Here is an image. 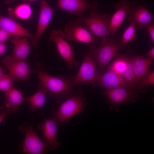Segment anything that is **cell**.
<instances>
[{
  "instance_id": "obj_11",
  "label": "cell",
  "mask_w": 154,
  "mask_h": 154,
  "mask_svg": "<svg viewBox=\"0 0 154 154\" xmlns=\"http://www.w3.org/2000/svg\"><path fill=\"white\" fill-rule=\"evenodd\" d=\"M40 13L36 32L32 38L33 47L37 50L39 41L47 27L52 17L54 9L46 0H42L40 4Z\"/></svg>"
},
{
  "instance_id": "obj_30",
  "label": "cell",
  "mask_w": 154,
  "mask_h": 154,
  "mask_svg": "<svg viewBox=\"0 0 154 154\" xmlns=\"http://www.w3.org/2000/svg\"><path fill=\"white\" fill-rule=\"evenodd\" d=\"M7 48L6 45L4 42L0 43V56L6 52Z\"/></svg>"
},
{
  "instance_id": "obj_17",
  "label": "cell",
  "mask_w": 154,
  "mask_h": 154,
  "mask_svg": "<svg viewBox=\"0 0 154 154\" xmlns=\"http://www.w3.org/2000/svg\"><path fill=\"white\" fill-rule=\"evenodd\" d=\"M57 5L61 9L68 11L70 15L80 16L92 7V4L85 0H58Z\"/></svg>"
},
{
  "instance_id": "obj_18",
  "label": "cell",
  "mask_w": 154,
  "mask_h": 154,
  "mask_svg": "<svg viewBox=\"0 0 154 154\" xmlns=\"http://www.w3.org/2000/svg\"><path fill=\"white\" fill-rule=\"evenodd\" d=\"M0 29L13 36L32 38L33 35L11 19L0 14Z\"/></svg>"
},
{
  "instance_id": "obj_7",
  "label": "cell",
  "mask_w": 154,
  "mask_h": 154,
  "mask_svg": "<svg viewBox=\"0 0 154 154\" xmlns=\"http://www.w3.org/2000/svg\"><path fill=\"white\" fill-rule=\"evenodd\" d=\"M19 130L25 133V138L23 144L24 153L31 154H42L50 149L47 143L40 139L33 126L23 125Z\"/></svg>"
},
{
  "instance_id": "obj_26",
  "label": "cell",
  "mask_w": 154,
  "mask_h": 154,
  "mask_svg": "<svg viewBox=\"0 0 154 154\" xmlns=\"http://www.w3.org/2000/svg\"><path fill=\"white\" fill-rule=\"evenodd\" d=\"M140 83L141 92H146L148 86L154 84V71H149L140 80Z\"/></svg>"
},
{
  "instance_id": "obj_32",
  "label": "cell",
  "mask_w": 154,
  "mask_h": 154,
  "mask_svg": "<svg viewBox=\"0 0 154 154\" xmlns=\"http://www.w3.org/2000/svg\"><path fill=\"white\" fill-rule=\"evenodd\" d=\"M16 0H5V3L6 4L11 3Z\"/></svg>"
},
{
  "instance_id": "obj_8",
  "label": "cell",
  "mask_w": 154,
  "mask_h": 154,
  "mask_svg": "<svg viewBox=\"0 0 154 154\" xmlns=\"http://www.w3.org/2000/svg\"><path fill=\"white\" fill-rule=\"evenodd\" d=\"M97 65L88 54L86 53L76 75L73 77L72 84L74 86L81 83H90L93 87L100 73L97 70Z\"/></svg>"
},
{
  "instance_id": "obj_21",
  "label": "cell",
  "mask_w": 154,
  "mask_h": 154,
  "mask_svg": "<svg viewBox=\"0 0 154 154\" xmlns=\"http://www.w3.org/2000/svg\"><path fill=\"white\" fill-rule=\"evenodd\" d=\"M4 101L5 106L16 112L23 101L25 100L21 92L14 87L5 93Z\"/></svg>"
},
{
  "instance_id": "obj_33",
  "label": "cell",
  "mask_w": 154,
  "mask_h": 154,
  "mask_svg": "<svg viewBox=\"0 0 154 154\" xmlns=\"http://www.w3.org/2000/svg\"><path fill=\"white\" fill-rule=\"evenodd\" d=\"M5 74L2 67L0 66V78L1 77Z\"/></svg>"
},
{
  "instance_id": "obj_23",
  "label": "cell",
  "mask_w": 154,
  "mask_h": 154,
  "mask_svg": "<svg viewBox=\"0 0 154 154\" xmlns=\"http://www.w3.org/2000/svg\"><path fill=\"white\" fill-rule=\"evenodd\" d=\"M32 10L29 3H20L17 5L14 10L15 15L18 18L24 20L29 19L31 16Z\"/></svg>"
},
{
  "instance_id": "obj_9",
  "label": "cell",
  "mask_w": 154,
  "mask_h": 154,
  "mask_svg": "<svg viewBox=\"0 0 154 154\" xmlns=\"http://www.w3.org/2000/svg\"><path fill=\"white\" fill-rule=\"evenodd\" d=\"M61 29L54 30L50 34V41L55 43L57 49L61 57L67 64V68L72 69L79 64L76 60L70 45L62 36Z\"/></svg>"
},
{
  "instance_id": "obj_1",
  "label": "cell",
  "mask_w": 154,
  "mask_h": 154,
  "mask_svg": "<svg viewBox=\"0 0 154 154\" xmlns=\"http://www.w3.org/2000/svg\"><path fill=\"white\" fill-rule=\"evenodd\" d=\"M36 68L33 70L40 82L47 89L50 96L60 103L63 99H66L75 93L74 85L72 84L73 78L64 76L55 77L48 74L42 64L37 62L36 63Z\"/></svg>"
},
{
  "instance_id": "obj_29",
  "label": "cell",
  "mask_w": 154,
  "mask_h": 154,
  "mask_svg": "<svg viewBox=\"0 0 154 154\" xmlns=\"http://www.w3.org/2000/svg\"><path fill=\"white\" fill-rule=\"evenodd\" d=\"M144 29H146L149 33L152 42L154 43V25L151 23L146 25Z\"/></svg>"
},
{
  "instance_id": "obj_6",
  "label": "cell",
  "mask_w": 154,
  "mask_h": 154,
  "mask_svg": "<svg viewBox=\"0 0 154 154\" xmlns=\"http://www.w3.org/2000/svg\"><path fill=\"white\" fill-rule=\"evenodd\" d=\"M139 93L138 90L124 87L106 89L103 94L108 98V103L111 110H119V106L129 102H136Z\"/></svg>"
},
{
  "instance_id": "obj_16",
  "label": "cell",
  "mask_w": 154,
  "mask_h": 154,
  "mask_svg": "<svg viewBox=\"0 0 154 154\" xmlns=\"http://www.w3.org/2000/svg\"><path fill=\"white\" fill-rule=\"evenodd\" d=\"M57 124L53 118L45 119L43 123L40 124L38 128L42 130L46 141L51 150L56 149L60 146V143L56 139Z\"/></svg>"
},
{
  "instance_id": "obj_22",
  "label": "cell",
  "mask_w": 154,
  "mask_h": 154,
  "mask_svg": "<svg viewBox=\"0 0 154 154\" xmlns=\"http://www.w3.org/2000/svg\"><path fill=\"white\" fill-rule=\"evenodd\" d=\"M116 56L108 68L120 75L126 67L128 58L126 56L119 53Z\"/></svg>"
},
{
  "instance_id": "obj_3",
  "label": "cell",
  "mask_w": 154,
  "mask_h": 154,
  "mask_svg": "<svg viewBox=\"0 0 154 154\" xmlns=\"http://www.w3.org/2000/svg\"><path fill=\"white\" fill-rule=\"evenodd\" d=\"M91 4L89 17L86 18L80 16L82 21L93 35L101 38L108 37L110 15L100 13L96 1H93Z\"/></svg>"
},
{
  "instance_id": "obj_31",
  "label": "cell",
  "mask_w": 154,
  "mask_h": 154,
  "mask_svg": "<svg viewBox=\"0 0 154 154\" xmlns=\"http://www.w3.org/2000/svg\"><path fill=\"white\" fill-rule=\"evenodd\" d=\"M144 56H147L149 57L154 58V47L151 48L144 55Z\"/></svg>"
},
{
  "instance_id": "obj_5",
  "label": "cell",
  "mask_w": 154,
  "mask_h": 154,
  "mask_svg": "<svg viewBox=\"0 0 154 154\" xmlns=\"http://www.w3.org/2000/svg\"><path fill=\"white\" fill-rule=\"evenodd\" d=\"M80 16L74 21L66 24L61 30L62 36L68 40L89 44L95 46L98 40L88 30Z\"/></svg>"
},
{
  "instance_id": "obj_19",
  "label": "cell",
  "mask_w": 154,
  "mask_h": 154,
  "mask_svg": "<svg viewBox=\"0 0 154 154\" xmlns=\"http://www.w3.org/2000/svg\"><path fill=\"white\" fill-rule=\"evenodd\" d=\"M11 42L13 46L12 56L17 60H24L28 56L31 46L26 37L13 36Z\"/></svg>"
},
{
  "instance_id": "obj_13",
  "label": "cell",
  "mask_w": 154,
  "mask_h": 154,
  "mask_svg": "<svg viewBox=\"0 0 154 154\" xmlns=\"http://www.w3.org/2000/svg\"><path fill=\"white\" fill-rule=\"evenodd\" d=\"M127 55L129 58L135 75L139 82L149 71L154 58L145 57L134 54Z\"/></svg>"
},
{
  "instance_id": "obj_28",
  "label": "cell",
  "mask_w": 154,
  "mask_h": 154,
  "mask_svg": "<svg viewBox=\"0 0 154 154\" xmlns=\"http://www.w3.org/2000/svg\"><path fill=\"white\" fill-rule=\"evenodd\" d=\"M13 36L7 31L0 29V43L4 42Z\"/></svg>"
},
{
  "instance_id": "obj_12",
  "label": "cell",
  "mask_w": 154,
  "mask_h": 154,
  "mask_svg": "<svg viewBox=\"0 0 154 154\" xmlns=\"http://www.w3.org/2000/svg\"><path fill=\"white\" fill-rule=\"evenodd\" d=\"M135 4L127 0H121L114 6L115 12L111 17L109 24L108 36L114 35L131 8Z\"/></svg>"
},
{
  "instance_id": "obj_20",
  "label": "cell",
  "mask_w": 154,
  "mask_h": 154,
  "mask_svg": "<svg viewBox=\"0 0 154 154\" xmlns=\"http://www.w3.org/2000/svg\"><path fill=\"white\" fill-rule=\"evenodd\" d=\"M48 91L44 86L40 82L38 91L33 95L25 98L29 103V110L31 113L35 110L41 108L44 104Z\"/></svg>"
},
{
  "instance_id": "obj_25",
  "label": "cell",
  "mask_w": 154,
  "mask_h": 154,
  "mask_svg": "<svg viewBox=\"0 0 154 154\" xmlns=\"http://www.w3.org/2000/svg\"><path fill=\"white\" fill-rule=\"evenodd\" d=\"M14 78L9 73L4 74L0 78V90L5 93L14 88Z\"/></svg>"
},
{
  "instance_id": "obj_2",
  "label": "cell",
  "mask_w": 154,
  "mask_h": 154,
  "mask_svg": "<svg viewBox=\"0 0 154 154\" xmlns=\"http://www.w3.org/2000/svg\"><path fill=\"white\" fill-rule=\"evenodd\" d=\"M118 39L116 34L113 38L106 37L102 38L101 45L98 47L88 46V54L98 67L100 74L104 72L108 64L122 48Z\"/></svg>"
},
{
  "instance_id": "obj_10",
  "label": "cell",
  "mask_w": 154,
  "mask_h": 154,
  "mask_svg": "<svg viewBox=\"0 0 154 154\" xmlns=\"http://www.w3.org/2000/svg\"><path fill=\"white\" fill-rule=\"evenodd\" d=\"M1 62L15 80H20L26 81L29 80L33 70L29 62L24 60H17L11 55L4 57L2 60Z\"/></svg>"
},
{
  "instance_id": "obj_15",
  "label": "cell",
  "mask_w": 154,
  "mask_h": 154,
  "mask_svg": "<svg viewBox=\"0 0 154 154\" xmlns=\"http://www.w3.org/2000/svg\"><path fill=\"white\" fill-rule=\"evenodd\" d=\"M96 82L99 86L105 89L117 87L131 88L119 75L108 68L105 72L100 73Z\"/></svg>"
},
{
  "instance_id": "obj_27",
  "label": "cell",
  "mask_w": 154,
  "mask_h": 154,
  "mask_svg": "<svg viewBox=\"0 0 154 154\" xmlns=\"http://www.w3.org/2000/svg\"><path fill=\"white\" fill-rule=\"evenodd\" d=\"M15 112L14 110L10 109L6 110L0 109V124L10 114Z\"/></svg>"
},
{
  "instance_id": "obj_14",
  "label": "cell",
  "mask_w": 154,
  "mask_h": 154,
  "mask_svg": "<svg viewBox=\"0 0 154 154\" xmlns=\"http://www.w3.org/2000/svg\"><path fill=\"white\" fill-rule=\"evenodd\" d=\"M128 19L135 25L136 29L139 30L144 29L145 26L151 23L153 17L147 9L143 6H134L131 9L128 14Z\"/></svg>"
},
{
  "instance_id": "obj_34",
  "label": "cell",
  "mask_w": 154,
  "mask_h": 154,
  "mask_svg": "<svg viewBox=\"0 0 154 154\" xmlns=\"http://www.w3.org/2000/svg\"><path fill=\"white\" fill-rule=\"evenodd\" d=\"M25 1H26V2L29 3V2H34V1H41L42 0H23Z\"/></svg>"
},
{
  "instance_id": "obj_4",
  "label": "cell",
  "mask_w": 154,
  "mask_h": 154,
  "mask_svg": "<svg viewBox=\"0 0 154 154\" xmlns=\"http://www.w3.org/2000/svg\"><path fill=\"white\" fill-rule=\"evenodd\" d=\"M80 93L75 94L66 98L52 115L51 118L55 120L57 125L68 123L71 118L83 109L85 100Z\"/></svg>"
},
{
  "instance_id": "obj_24",
  "label": "cell",
  "mask_w": 154,
  "mask_h": 154,
  "mask_svg": "<svg viewBox=\"0 0 154 154\" xmlns=\"http://www.w3.org/2000/svg\"><path fill=\"white\" fill-rule=\"evenodd\" d=\"M129 25L123 34L121 42L119 45L123 48L125 44L133 40L135 37L136 27L134 23L131 21L128 20Z\"/></svg>"
}]
</instances>
